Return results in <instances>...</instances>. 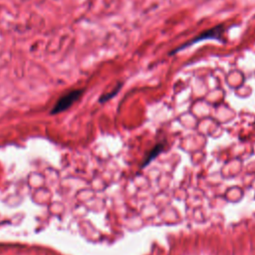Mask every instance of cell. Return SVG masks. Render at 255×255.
<instances>
[{
    "label": "cell",
    "instance_id": "1",
    "mask_svg": "<svg viewBox=\"0 0 255 255\" xmlns=\"http://www.w3.org/2000/svg\"><path fill=\"white\" fill-rule=\"evenodd\" d=\"M223 32H224V26L223 25H217V26H215V27H213L211 29L203 31L198 36L194 37L190 41L184 43L180 47L176 48L174 51L170 52V54H174V53H176V52H178V51H180L182 49H185V48H187V47H189V46H191V45H193L195 43H198V42L206 40V39H216V40H219L221 38Z\"/></svg>",
    "mask_w": 255,
    "mask_h": 255
},
{
    "label": "cell",
    "instance_id": "2",
    "mask_svg": "<svg viewBox=\"0 0 255 255\" xmlns=\"http://www.w3.org/2000/svg\"><path fill=\"white\" fill-rule=\"evenodd\" d=\"M82 90H73L64 95L59 99V101L56 103L52 110V114H58L63 111H66L68 108H70L82 95Z\"/></svg>",
    "mask_w": 255,
    "mask_h": 255
},
{
    "label": "cell",
    "instance_id": "3",
    "mask_svg": "<svg viewBox=\"0 0 255 255\" xmlns=\"http://www.w3.org/2000/svg\"><path fill=\"white\" fill-rule=\"evenodd\" d=\"M163 143H157L156 145L153 146V148L148 152V154L146 155V157L144 158V160L142 161L140 167H144L145 165H147L153 158H155L162 150H163Z\"/></svg>",
    "mask_w": 255,
    "mask_h": 255
},
{
    "label": "cell",
    "instance_id": "4",
    "mask_svg": "<svg viewBox=\"0 0 255 255\" xmlns=\"http://www.w3.org/2000/svg\"><path fill=\"white\" fill-rule=\"evenodd\" d=\"M121 87H122V84H119V85L116 87V89H114L111 93L106 94V95H103V96H102V98L100 99V102H102V103H103V102H106V101H108V100L112 99L114 96H116V95L118 94V92L120 91Z\"/></svg>",
    "mask_w": 255,
    "mask_h": 255
}]
</instances>
